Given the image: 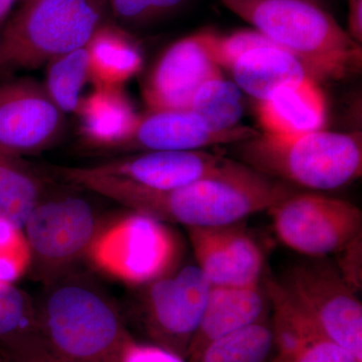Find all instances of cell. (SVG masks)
<instances>
[{
    "label": "cell",
    "mask_w": 362,
    "mask_h": 362,
    "mask_svg": "<svg viewBox=\"0 0 362 362\" xmlns=\"http://www.w3.org/2000/svg\"><path fill=\"white\" fill-rule=\"evenodd\" d=\"M121 362H187L173 352L152 343L137 341L132 338L123 350Z\"/></svg>",
    "instance_id": "cell-32"
},
{
    "label": "cell",
    "mask_w": 362,
    "mask_h": 362,
    "mask_svg": "<svg viewBox=\"0 0 362 362\" xmlns=\"http://www.w3.org/2000/svg\"><path fill=\"white\" fill-rule=\"evenodd\" d=\"M211 287L197 265L178 266L140 286V323L150 343L187 359Z\"/></svg>",
    "instance_id": "cell-9"
},
{
    "label": "cell",
    "mask_w": 362,
    "mask_h": 362,
    "mask_svg": "<svg viewBox=\"0 0 362 362\" xmlns=\"http://www.w3.org/2000/svg\"><path fill=\"white\" fill-rule=\"evenodd\" d=\"M256 103L257 119L265 134L290 137L325 127V95L314 78L283 86Z\"/></svg>",
    "instance_id": "cell-17"
},
{
    "label": "cell",
    "mask_w": 362,
    "mask_h": 362,
    "mask_svg": "<svg viewBox=\"0 0 362 362\" xmlns=\"http://www.w3.org/2000/svg\"><path fill=\"white\" fill-rule=\"evenodd\" d=\"M37 332L69 362H121L133 338L106 293L74 271L45 284L37 302Z\"/></svg>",
    "instance_id": "cell-2"
},
{
    "label": "cell",
    "mask_w": 362,
    "mask_h": 362,
    "mask_svg": "<svg viewBox=\"0 0 362 362\" xmlns=\"http://www.w3.org/2000/svg\"><path fill=\"white\" fill-rule=\"evenodd\" d=\"M244 93L223 73L204 82L190 102V111L197 114L211 129L228 131L240 126L244 115Z\"/></svg>",
    "instance_id": "cell-23"
},
{
    "label": "cell",
    "mask_w": 362,
    "mask_h": 362,
    "mask_svg": "<svg viewBox=\"0 0 362 362\" xmlns=\"http://www.w3.org/2000/svg\"><path fill=\"white\" fill-rule=\"evenodd\" d=\"M65 115L40 83L0 85V150L23 157L51 148L65 132Z\"/></svg>",
    "instance_id": "cell-11"
},
{
    "label": "cell",
    "mask_w": 362,
    "mask_h": 362,
    "mask_svg": "<svg viewBox=\"0 0 362 362\" xmlns=\"http://www.w3.org/2000/svg\"><path fill=\"white\" fill-rule=\"evenodd\" d=\"M0 68H2V64H1V54H0Z\"/></svg>",
    "instance_id": "cell-36"
},
{
    "label": "cell",
    "mask_w": 362,
    "mask_h": 362,
    "mask_svg": "<svg viewBox=\"0 0 362 362\" xmlns=\"http://www.w3.org/2000/svg\"><path fill=\"white\" fill-rule=\"evenodd\" d=\"M316 1H319V2H320V0H316Z\"/></svg>",
    "instance_id": "cell-38"
},
{
    "label": "cell",
    "mask_w": 362,
    "mask_h": 362,
    "mask_svg": "<svg viewBox=\"0 0 362 362\" xmlns=\"http://www.w3.org/2000/svg\"><path fill=\"white\" fill-rule=\"evenodd\" d=\"M0 356L4 362H69L52 352L37 330L1 340Z\"/></svg>",
    "instance_id": "cell-29"
},
{
    "label": "cell",
    "mask_w": 362,
    "mask_h": 362,
    "mask_svg": "<svg viewBox=\"0 0 362 362\" xmlns=\"http://www.w3.org/2000/svg\"><path fill=\"white\" fill-rule=\"evenodd\" d=\"M45 183L23 157L0 150V218L23 228L45 197Z\"/></svg>",
    "instance_id": "cell-21"
},
{
    "label": "cell",
    "mask_w": 362,
    "mask_h": 362,
    "mask_svg": "<svg viewBox=\"0 0 362 362\" xmlns=\"http://www.w3.org/2000/svg\"><path fill=\"white\" fill-rule=\"evenodd\" d=\"M281 243L311 258L337 254L362 235V211L344 199L295 192L269 209Z\"/></svg>",
    "instance_id": "cell-10"
},
{
    "label": "cell",
    "mask_w": 362,
    "mask_h": 362,
    "mask_svg": "<svg viewBox=\"0 0 362 362\" xmlns=\"http://www.w3.org/2000/svg\"><path fill=\"white\" fill-rule=\"evenodd\" d=\"M228 71L242 92L256 102L283 86L314 78L296 57L278 47H257L245 52Z\"/></svg>",
    "instance_id": "cell-19"
},
{
    "label": "cell",
    "mask_w": 362,
    "mask_h": 362,
    "mask_svg": "<svg viewBox=\"0 0 362 362\" xmlns=\"http://www.w3.org/2000/svg\"><path fill=\"white\" fill-rule=\"evenodd\" d=\"M289 362H362L349 350L318 334L299 343Z\"/></svg>",
    "instance_id": "cell-30"
},
{
    "label": "cell",
    "mask_w": 362,
    "mask_h": 362,
    "mask_svg": "<svg viewBox=\"0 0 362 362\" xmlns=\"http://www.w3.org/2000/svg\"><path fill=\"white\" fill-rule=\"evenodd\" d=\"M90 82L95 87L123 88L143 68L139 45L117 26L102 25L88 42Z\"/></svg>",
    "instance_id": "cell-20"
},
{
    "label": "cell",
    "mask_w": 362,
    "mask_h": 362,
    "mask_svg": "<svg viewBox=\"0 0 362 362\" xmlns=\"http://www.w3.org/2000/svg\"><path fill=\"white\" fill-rule=\"evenodd\" d=\"M37 330V302L16 285L0 286V341Z\"/></svg>",
    "instance_id": "cell-25"
},
{
    "label": "cell",
    "mask_w": 362,
    "mask_h": 362,
    "mask_svg": "<svg viewBox=\"0 0 362 362\" xmlns=\"http://www.w3.org/2000/svg\"><path fill=\"white\" fill-rule=\"evenodd\" d=\"M0 362H4L2 361L1 356H0Z\"/></svg>",
    "instance_id": "cell-37"
},
{
    "label": "cell",
    "mask_w": 362,
    "mask_h": 362,
    "mask_svg": "<svg viewBox=\"0 0 362 362\" xmlns=\"http://www.w3.org/2000/svg\"><path fill=\"white\" fill-rule=\"evenodd\" d=\"M87 45L56 57L47 63L44 87L52 101L64 114L76 113L83 98V90L90 82Z\"/></svg>",
    "instance_id": "cell-24"
},
{
    "label": "cell",
    "mask_w": 362,
    "mask_h": 362,
    "mask_svg": "<svg viewBox=\"0 0 362 362\" xmlns=\"http://www.w3.org/2000/svg\"><path fill=\"white\" fill-rule=\"evenodd\" d=\"M233 145L250 168L308 189H337L362 175L361 132L323 129L290 137L259 133Z\"/></svg>",
    "instance_id": "cell-4"
},
{
    "label": "cell",
    "mask_w": 362,
    "mask_h": 362,
    "mask_svg": "<svg viewBox=\"0 0 362 362\" xmlns=\"http://www.w3.org/2000/svg\"><path fill=\"white\" fill-rule=\"evenodd\" d=\"M279 283L324 337L362 361V304L337 267L323 258L300 262Z\"/></svg>",
    "instance_id": "cell-8"
},
{
    "label": "cell",
    "mask_w": 362,
    "mask_h": 362,
    "mask_svg": "<svg viewBox=\"0 0 362 362\" xmlns=\"http://www.w3.org/2000/svg\"><path fill=\"white\" fill-rule=\"evenodd\" d=\"M269 306L266 288L261 284L211 285L187 359L199 354L209 342L269 316Z\"/></svg>",
    "instance_id": "cell-16"
},
{
    "label": "cell",
    "mask_w": 362,
    "mask_h": 362,
    "mask_svg": "<svg viewBox=\"0 0 362 362\" xmlns=\"http://www.w3.org/2000/svg\"><path fill=\"white\" fill-rule=\"evenodd\" d=\"M362 235L338 252L337 270L354 292L361 289Z\"/></svg>",
    "instance_id": "cell-31"
},
{
    "label": "cell",
    "mask_w": 362,
    "mask_h": 362,
    "mask_svg": "<svg viewBox=\"0 0 362 362\" xmlns=\"http://www.w3.org/2000/svg\"><path fill=\"white\" fill-rule=\"evenodd\" d=\"M30 267V247L23 228L0 218V286L16 285Z\"/></svg>",
    "instance_id": "cell-26"
},
{
    "label": "cell",
    "mask_w": 362,
    "mask_h": 362,
    "mask_svg": "<svg viewBox=\"0 0 362 362\" xmlns=\"http://www.w3.org/2000/svg\"><path fill=\"white\" fill-rule=\"evenodd\" d=\"M80 132L90 147L115 150L134 128L138 115L123 88L95 87L76 111Z\"/></svg>",
    "instance_id": "cell-18"
},
{
    "label": "cell",
    "mask_w": 362,
    "mask_h": 362,
    "mask_svg": "<svg viewBox=\"0 0 362 362\" xmlns=\"http://www.w3.org/2000/svg\"><path fill=\"white\" fill-rule=\"evenodd\" d=\"M16 0H0V23H2L13 7Z\"/></svg>",
    "instance_id": "cell-34"
},
{
    "label": "cell",
    "mask_w": 362,
    "mask_h": 362,
    "mask_svg": "<svg viewBox=\"0 0 362 362\" xmlns=\"http://www.w3.org/2000/svg\"><path fill=\"white\" fill-rule=\"evenodd\" d=\"M281 49L317 82L341 81L361 69V45L316 0H221Z\"/></svg>",
    "instance_id": "cell-3"
},
{
    "label": "cell",
    "mask_w": 362,
    "mask_h": 362,
    "mask_svg": "<svg viewBox=\"0 0 362 362\" xmlns=\"http://www.w3.org/2000/svg\"><path fill=\"white\" fill-rule=\"evenodd\" d=\"M351 39L362 42V0H349V30Z\"/></svg>",
    "instance_id": "cell-33"
},
{
    "label": "cell",
    "mask_w": 362,
    "mask_h": 362,
    "mask_svg": "<svg viewBox=\"0 0 362 362\" xmlns=\"http://www.w3.org/2000/svg\"><path fill=\"white\" fill-rule=\"evenodd\" d=\"M103 14L102 0H28L0 37L2 66L37 69L84 47Z\"/></svg>",
    "instance_id": "cell-5"
},
{
    "label": "cell",
    "mask_w": 362,
    "mask_h": 362,
    "mask_svg": "<svg viewBox=\"0 0 362 362\" xmlns=\"http://www.w3.org/2000/svg\"><path fill=\"white\" fill-rule=\"evenodd\" d=\"M277 354L273 321L269 316L209 342L187 362H270Z\"/></svg>",
    "instance_id": "cell-22"
},
{
    "label": "cell",
    "mask_w": 362,
    "mask_h": 362,
    "mask_svg": "<svg viewBox=\"0 0 362 362\" xmlns=\"http://www.w3.org/2000/svg\"><path fill=\"white\" fill-rule=\"evenodd\" d=\"M270 362H289V358L287 356H284L282 354H276V356H274V358L272 359Z\"/></svg>",
    "instance_id": "cell-35"
},
{
    "label": "cell",
    "mask_w": 362,
    "mask_h": 362,
    "mask_svg": "<svg viewBox=\"0 0 362 362\" xmlns=\"http://www.w3.org/2000/svg\"><path fill=\"white\" fill-rule=\"evenodd\" d=\"M261 47L278 45L256 30H237L226 35L216 33L211 44V54L221 70L228 71L235 59H239L245 52Z\"/></svg>",
    "instance_id": "cell-27"
},
{
    "label": "cell",
    "mask_w": 362,
    "mask_h": 362,
    "mask_svg": "<svg viewBox=\"0 0 362 362\" xmlns=\"http://www.w3.org/2000/svg\"><path fill=\"white\" fill-rule=\"evenodd\" d=\"M216 32L202 30L169 45L145 78L143 99L148 110L188 109L197 90L223 73L211 52Z\"/></svg>",
    "instance_id": "cell-12"
},
{
    "label": "cell",
    "mask_w": 362,
    "mask_h": 362,
    "mask_svg": "<svg viewBox=\"0 0 362 362\" xmlns=\"http://www.w3.org/2000/svg\"><path fill=\"white\" fill-rule=\"evenodd\" d=\"M114 16L129 25H146L175 13L187 0H108Z\"/></svg>",
    "instance_id": "cell-28"
},
{
    "label": "cell",
    "mask_w": 362,
    "mask_h": 362,
    "mask_svg": "<svg viewBox=\"0 0 362 362\" xmlns=\"http://www.w3.org/2000/svg\"><path fill=\"white\" fill-rule=\"evenodd\" d=\"M197 265L211 285L261 284L263 252L239 223L187 228Z\"/></svg>",
    "instance_id": "cell-13"
},
{
    "label": "cell",
    "mask_w": 362,
    "mask_h": 362,
    "mask_svg": "<svg viewBox=\"0 0 362 362\" xmlns=\"http://www.w3.org/2000/svg\"><path fill=\"white\" fill-rule=\"evenodd\" d=\"M59 171L71 185L108 197L135 213L187 228L239 223L296 192L288 183L230 158L213 175L175 189L139 187L90 166Z\"/></svg>",
    "instance_id": "cell-1"
},
{
    "label": "cell",
    "mask_w": 362,
    "mask_h": 362,
    "mask_svg": "<svg viewBox=\"0 0 362 362\" xmlns=\"http://www.w3.org/2000/svg\"><path fill=\"white\" fill-rule=\"evenodd\" d=\"M108 221L78 195L45 197L23 228L30 271L45 285L73 271L88 259Z\"/></svg>",
    "instance_id": "cell-6"
},
{
    "label": "cell",
    "mask_w": 362,
    "mask_h": 362,
    "mask_svg": "<svg viewBox=\"0 0 362 362\" xmlns=\"http://www.w3.org/2000/svg\"><path fill=\"white\" fill-rule=\"evenodd\" d=\"M180 244L168 223L132 213L109 218L88 261L100 271L136 287L175 270Z\"/></svg>",
    "instance_id": "cell-7"
},
{
    "label": "cell",
    "mask_w": 362,
    "mask_h": 362,
    "mask_svg": "<svg viewBox=\"0 0 362 362\" xmlns=\"http://www.w3.org/2000/svg\"><path fill=\"white\" fill-rule=\"evenodd\" d=\"M259 134V131L244 125L228 131H214L189 109L148 110L138 115L132 132L117 150H204L216 145L235 144Z\"/></svg>",
    "instance_id": "cell-14"
},
{
    "label": "cell",
    "mask_w": 362,
    "mask_h": 362,
    "mask_svg": "<svg viewBox=\"0 0 362 362\" xmlns=\"http://www.w3.org/2000/svg\"><path fill=\"white\" fill-rule=\"evenodd\" d=\"M226 157L204 150L145 151L96 166L98 173L150 189H175L216 173Z\"/></svg>",
    "instance_id": "cell-15"
}]
</instances>
